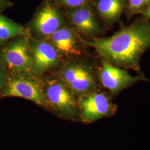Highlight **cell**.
<instances>
[{
    "label": "cell",
    "instance_id": "5bb4252c",
    "mask_svg": "<svg viewBox=\"0 0 150 150\" xmlns=\"http://www.w3.org/2000/svg\"><path fill=\"white\" fill-rule=\"evenodd\" d=\"M150 4V0H126V13L129 17L141 13Z\"/></svg>",
    "mask_w": 150,
    "mask_h": 150
},
{
    "label": "cell",
    "instance_id": "277c9868",
    "mask_svg": "<svg viewBox=\"0 0 150 150\" xmlns=\"http://www.w3.org/2000/svg\"><path fill=\"white\" fill-rule=\"evenodd\" d=\"M21 97L42 106L47 104L42 86L27 74L8 73L1 93V97Z\"/></svg>",
    "mask_w": 150,
    "mask_h": 150
},
{
    "label": "cell",
    "instance_id": "7c38bea8",
    "mask_svg": "<svg viewBox=\"0 0 150 150\" xmlns=\"http://www.w3.org/2000/svg\"><path fill=\"white\" fill-rule=\"evenodd\" d=\"M57 51L65 54H79L75 35L71 29L62 27L50 36Z\"/></svg>",
    "mask_w": 150,
    "mask_h": 150
},
{
    "label": "cell",
    "instance_id": "30bf717a",
    "mask_svg": "<svg viewBox=\"0 0 150 150\" xmlns=\"http://www.w3.org/2000/svg\"><path fill=\"white\" fill-rule=\"evenodd\" d=\"M70 21L79 31L87 36L101 32L95 13L90 5L72 8L69 12Z\"/></svg>",
    "mask_w": 150,
    "mask_h": 150
},
{
    "label": "cell",
    "instance_id": "52a82bcc",
    "mask_svg": "<svg viewBox=\"0 0 150 150\" xmlns=\"http://www.w3.org/2000/svg\"><path fill=\"white\" fill-rule=\"evenodd\" d=\"M45 93L47 103L61 115L73 118L77 114L79 108L75 94L62 81L48 82Z\"/></svg>",
    "mask_w": 150,
    "mask_h": 150
},
{
    "label": "cell",
    "instance_id": "3957f363",
    "mask_svg": "<svg viewBox=\"0 0 150 150\" xmlns=\"http://www.w3.org/2000/svg\"><path fill=\"white\" fill-rule=\"evenodd\" d=\"M112 97L109 92L99 90L80 96L77 103L82 121L92 123L113 116L117 106L113 102Z\"/></svg>",
    "mask_w": 150,
    "mask_h": 150
},
{
    "label": "cell",
    "instance_id": "2e32d148",
    "mask_svg": "<svg viewBox=\"0 0 150 150\" xmlns=\"http://www.w3.org/2000/svg\"><path fill=\"white\" fill-rule=\"evenodd\" d=\"M8 75V72L0 65V98H1L2 91L5 86Z\"/></svg>",
    "mask_w": 150,
    "mask_h": 150
},
{
    "label": "cell",
    "instance_id": "9c48e42d",
    "mask_svg": "<svg viewBox=\"0 0 150 150\" xmlns=\"http://www.w3.org/2000/svg\"><path fill=\"white\" fill-rule=\"evenodd\" d=\"M30 49L35 72H43L58 64L57 51L52 44L37 41L32 43Z\"/></svg>",
    "mask_w": 150,
    "mask_h": 150
},
{
    "label": "cell",
    "instance_id": "ba28073f",
    "mask_svg": "<svg viewBox=\"0 0 150 150\" xmlns=\"http://www.w3.org/2000/svg\"><path fill=\"white\" fill-rule=\"evenodd\" d=\"M63 20L58 10L50 5H46L40 10L35 17L32 26L40 35L48 37L60 28Z\"/></svg>",
    "mask_w": 150,
    "mask_h": 150
},
{
    "label": "cell",
    "instance_id": "9a60e30c",
    "mask_svg": "<svg viewBox=\"0 0 150 150\" xmlns=\"http://www.w3.org/2000/svg\"><path fill=\"white\" fill-rule=\"evenodd\" d=\"M92 1L93 0H57L59 5L72 8L90 5Z\"/></svg>",
    "mask_w": 150,
    "mask_h": 150
},
{
    "label": "cell",
    "instance_id": "7a4b0ae2",
    "mask_svg": "<svg viewBox=\"0 0 150 150\" xmlns=\"http://www.w3.org/2000/svg\"><path fill=\"white\" fill-rule=\"evenodd\" d=\"M0 65L11 74L31 75L35 72L31 49L25 38L17 37L5 43L0 48Z\"/></svg>",
    "mask_w": 150,
    "mask_h": 150
},
{
    "label": "cell",
    "instance_id": "6da1fadb",
    "mask_svg": "<svg viewBox=\"0 0 150 150\" xmlns=\"http://www.w3.org/2000/svg\"><path fill=\"white\" fill-rule=\"evenodd\" d=\"M83 44L94 48L111 64L142 74L141 59L150 49V21L144 17L139 18L110 37L95 38Z\"/></svg>",
    "mask_w": 150,
    "mask_h": 150
},
{
    "label": "cell",
    "instance_id": "e0dca14e",
    "mask_svg": "<svg viewBox=\"0 0 150 150\" xmlns=\"http://www.w3.org/2000/svg\"><path fill=\"white\" fill-rule=\"evenodd\" d=\"M11 6V3L8 0H0V13Z\"/></svg>",
    "mask_w": 150,
    "mask_h": 150
},
{
    "label": "cell",
    "instance_id": "8fae6325",
    "mask_svg": "<svg viewBox=\"0 0 150 150\" xmlns=\"http://www.w3.org/2000/svg\"><path fill=\"white\" fill-rule=\"evenodd\" d=\"M96 10L101 18L108 25L118 22L126 10V0H96Z\"/></svg>",
    "mask_w": 150,
    "mask_h": 150
},
{
    "label": "cell",
    "instance_id": "8992f818",
    "mask_svg": "<svg viewBox=\"0 0 150 150\" xmlns=\"http://www.w3.org/2000/svg\"><path fill=\"white\" fill-rule=\"evenodd\" d=\"M98 77L100 84L112 96H117L124 90L129 88L139 81H149L142 73L137 76L131 75L127 70L118 67L102 61L98 71Z\"/></svg>",
    "mask_w": 150,
    "mask_h": 150
},
{
    "label": "cell",
    "instance_id": "5b68a950",
    "mask_svg": "<svg viewBox=\"0 0 150 150\" xmlns=\"http://www.w3.org/2000/svg\"><path fill=\"white\" fill-rule=\"evenodd\" d=\"M60 77L73 93L79 96L98 90V74L96 75L93 68L88 64H70L61 71Z\"/></svg>",
    "mask_w": 150,
    "mask_h": 150
},
{
    "label": "cell",
    "instance_id": "4fadbf2b",
    "mask_svg": "<svg viewBox=\"0 0 150 150\" xmlns=\"http://www.w3.org/2000/svg\"><path fill=\"white\" fill-rule=\"evenodd\" d=\"M27 35V30L21 25L0 13V45L11 39L25 37Z\"/></svg>",
    "mask_w": 150,
    "mask_h": 150
},
{
    "label": "cell",
    "instance_id": "ac0fdd59",
    "mask_svg": "<svg viewBox=\"0 0 150 150\" xmlns=\"http://www.w3.org/2000/svg\"><path fill=\"white\" fill-rule=\"evenodd\" d=\"M144 17L150 21V4L140 13Z\"/></svg>",
    "mask_w": 150,
    "mask_h": 150
}]
</instances>
